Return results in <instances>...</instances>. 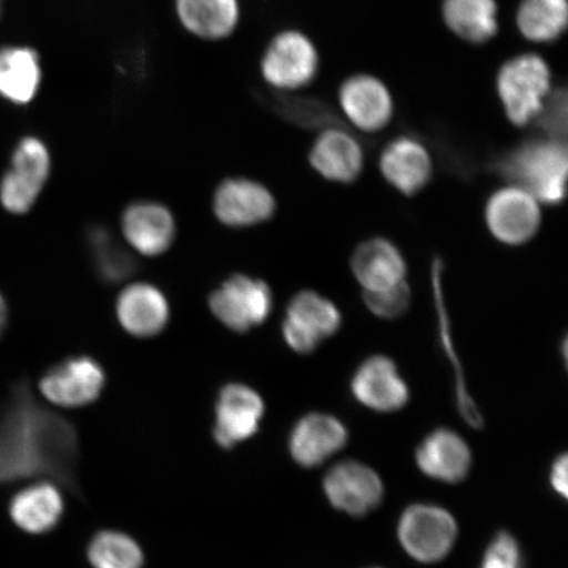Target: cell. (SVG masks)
I'll return each mask as SVG.
<instances>
[{
	"label": "cell",
	"instance_id": "6da1fadb",
	"mask_svg": "<svg viewBox=\"0 0 568 568\" xmlns=\"http://www.w3.org/2000/svg\"><path fill=\"white\" fill-rule=\"evenodd\" d=\"M80 442L74 426L36 402L19 382L0 402V483L49 477L78 493Z\"/></svg>",
	"mask_w": 568,
	"mask_h": 568
},
{
	"label": "cell",
	"instance_id": "7a4b0ae2",
	"mask_svg": "<svg viewBox=\"0 0 568 568\" xmlns=\"http://www.w3.org/2000/svg\"><path fill=\"white\" fill-rule=\"evenodd\" d=\"M567 168L565 141L549 138L525 142L499 163V172L515 186L548 205L565 201Z\"/></svg>",
	"mask_w": 568,
	"mask_h": 568
},
{
	"label": "cell",
	"instance_id": "3957f363",
	"mask_svg": "<svg viewBox=\"0 0 568 568\" xmlns=\"http://www.w3.org/2000/svg\"><path fill=\"white\" fill-rule=\"evenodd\" d=\"M548 63L537 54H521L504 63L497 92L509 122L525 126L536 120L550 94Z\"/></svg>",
	"mask_w": 568,
	"mask_h": 568
},
{
	"label": "cell",
	"instance_id": "277c9868",
	"mask_svg": "<svg viewBox=\"0 0 568 568\" xmlns=\"http://www.w3.org/2000/svg\"><path fill=\"white\" fill-rule=\"evenodd\" d=\"M318 53L307 36L286 30L270 40L260 61L262 80L275 92H294L315 80Z\"/></svg>",
	"mask_w": 568,
	"mask_h": 568
},
{
	"label": "cell",
	"instance_id": "5b68a950",
	"mask_svg": "<svg viewBox=\"0 0 568 568\" xmlns=\"http://www.w3.org/2000/svg\"><path fill=\"white\" fill-rule=\"evenodd\" d=\"M52 170V158L45 142L36 136L19 141L11 168L0 183V202L11 212L23 215L33 207Z\"/></svg>",
	"mask_w": 568,
	"mask_h": 568
},
{
	"label": "cell",
	"instance_id": "8992f818",
	"mask_svg": "<svg viewBox=\"0 0 568 568\" xmlns=\"http://www.w3.org/2000/svg\"><path fill=\"white\" fill-rule=\"evenodd\" d=\"M341 326L343 315L337 305L316 291L304 290L288 303L282 332L291 349L310 354L335 336Z\"/></svg>",
	"mask_w": 568,
	"mask_h": 568
},
{
	"label": "cell",
	"instance_id": "52a82bcc",
	"mask_svg": "<svg viewBox=\"0 0 568 568\" xmlns=\"http://www.w3.org/2000/svg\"><path fill=\"white\" fill-rule=\"evenodd\" d=\"M457 524L447 510L435 506H414L403 514L399 539L412 558L435 564L450 552L457 538Z\"/></svg>",
	"mask_w": 568,
	"mask_h": 568
},
{
	"label": "cell",
	"instance_id": "ba28073f",
	"mask_svg": "<svg viewBox=\"0 0 568 568\" xmlns=\"http://www.w3.org/2000/svg\"><path fill=\"white\" fill-rule=\"evenodd\" d=\"M273 293L264 281L234 275L211 295L210 308L220 323L246 332L272 315Z\"/></svg>",
	"mask_w": 568,
	"mask_h": 568
},
{
	"label": "cell",
	"instance_id": "9c48e42d",
	"mask_svg": "<svg viewBox=\"0 0 568 568\" xmlns=\"http://www.w3.org/2000/svg\"><path fill=\"white\" fill-rule=\"evenodd\" d=\"M485 219L489 233L499 243L520 246L536 237L541 226V210L535 196L521 187L496 191L488 199Z\"/></svg>",
	"mask_w": 568,
	"mask_h": 568
},
{
	"label": "cell",
	"instance_id": "30bf717a",
	"mask_svg": "<svg viewBox=\"0 0 568 568\" xmlns=\"http://www.w3.org/2000/svg\"><path fill=\"white\" fill-rule=\"evenodd\" d=\"M104 383L103 368L95 359L74 357L60 362L42 376L40 389L55 406L75 408L94 403Z\"/></svg>",
	"mask_w": 568,
	"mask_h": 568
},
{
	"label": "cell",
	"instance_id": "8fae6325",
	"mask_svg": "<svg viewBox=\"0 0 568 568\" xmlns=\"http://www.w3.org/2000/svg\"><path fill=\"white\" fill-rule=\"evenodd\" d=\"M215 412L213 438L223 449H232L258 432L265 404L257 390L233 383L220 390Z\"/></svg>",
	"mask_w": 568,
	"mask_h": 568
},
{
	"label": "cell",
	"instance_id": "7c38bea8",
	"mask_svg": "<svg viewBox=\"0 0 568 568\" xmlns=\"http://www.w3.org/2000/svg\"><path fill=\"white\" fill-rule=\"evenodd\" d=\"M352 394L362 406L376 412H396L407 406L409 388L394 359L386 355L366 358L355 371Z\"/></svg>",
	"mask_w": 568,
	"mask_h": 568
},
{
	"label": "cell",
	"instance_id": "4fadbf2b",
	"mask_svg": "<svg viewBox=\"0 0 568 568\" xmlns=\"http://www.w3.org/2000/svg\"><path fill=\"white\" fill-rule=\"evenodd\" d=\"M324 489L333 507L352 516H364L378 507L383 483L371 467L358 462H343L332 468Z\"/></svg>",
	"mask_w": 568,
	"mask_h": 568
},
{
	"label": "cell",
	"instance_id": "5bb4252c",
	"mask_svg": "<svg viewBox=\"0 0 568 568\" xmlns=\"http://www.w3.org/2000/svg\"><path fill=\"white\" fill-rule=\"evenodd\" d=\"M173 11L184 32L205 42L231 39L243 19L241 0H173Z\"/></svg>",
	"mask_w": 568,
	"mask_h": 568
},
{
	"label": "cell",
	"instance_id": "9a60e30c",
	"mask_svg": "<svg viewBox=\"0 0 568 568\" xmlns=\"http://www.w3.org/2000/svg\"><path fill=\"white\" fill-rule=\"evenodd\" d=\"M213 209L226 225L251 226L273 217L275 199L264 184L247 178H230L220 183Z\"/></svg>",
	"mask_w": 568,
	"mask_h": 568
},
{
	"label": "cell",
	"instance_id": "2e32d148",
	"mask_svg": "<svg viewBox=\"0 0 568 568\" xmlns=\"http://www.w3.org/2000/svg\"><path fill=\"white\" fill-rule=\"evenodd\" d=\"M351 267L355 280L371 293L406 282L408 272L400 248L383 237L368 239L355 247Z\"/></svg>",
	"mask_w": 568,
	"mask_h": 568
},
{
	"label": "cell",
	"instance_id": "e0dca14e",
	"mask_svg": "<svg viewBox=\"0 0 568 568\" xmlns=\"http://www.w3.org/2000/svg\"><path fill=\"white\" fill-rule=\"evenodd\" d=\"M347 443L346 426L328 414H310L301 418L290 436L291 456L304 467L322 465Z\"/></svg>",
	"mask_w": 568,
	"mask_h": 568
},
{
	"label": "cell",
	"instance_id": "ac0fdd59",
	"mask_svg": "<svg viewBox=\"0 0 568 568\" xmlns=\"http://www.w3.org/2000/svg\"><path fill=\"white\" fill-rule=\"evenodd\" d=\"M341 106L347 119L365 132L383 130L393 118L389 91L372 75H354L339 90Z\"/></svg>",
	"mask_w": 568,
	"mask_h": 568
},
{
	"label": "cell",
	"instance_id": "d6986e66",
	"mask_svg": "<svg viewBox=\"0 0 568 568\" xmlns=\"http://www.w3.org/2000/svg\"><path fill=\"white\" fill-rule=\"evenodd\" d=\"M381 172L400 194L414 196L430 182L432 159L422 142L399 138L389 142L383 151Z\"/></svg>",
	"mask_w": 568,
	"mask_h": 568
},
{
	"label": "cell",
	"instance_id": "ffe728a7",
	"mask_svg": "<svg viewBox=\"0 0 568 568\" xmlns=\"http://www.w3.org/2000/svg\"><path fill=\"white\" fill-rule=\"evenodd\" d=\"M124 236L144 255L165 253L175 237V222L165 205L154 202L133 203L123 213Z\"/></svg>",
	"mask_w": 568,
	"mask_h": 568
},
{
	"label": "cell",
	"instance_id": "44dd1931",
	"mask_svg": "<svg viewBox=\"0 0 568 568\" xmlns=\"http://www.w3.org/2000/svg\"><path fill=\"white\" fill-rule=\"evenodd\" d=\"M364 159L359 142L337 128L320 134L310 153L311 165L320 175L344 184L358 180Z\"/></svg>",
	"mask_w": 568,
	"mask_h": 568
},
{
	"label": "cell",
	"instance_id": "7402d4cb",
	"mask_svg": "<svg viewBox=\"0 0 568 568\" xmlns=\"http://www.w3.org/2000/svg\"><path fill=\"white\" fill-rule=\"evenodd\" d=\"M118 318L123 328L134 337H153L169 322V303L158 287L138 283L120 294Z\"/></svg>",
	"mask_w": 568,
	"mask_h": 568
},
{
	"label": "cell",
	"instance_id": "603a6c76",
	"mask_svg": "<svg viewBox=\"0 0 568 568\" xmlns=\"http://www.w3.org/2000/svg\"><path fill=\"white\" fill-rule=\"evenodd\" d=\"M416 460L428 477L446 483L466 478L471 466V452L465 439L449 429H438L418 447Z\"/></svg>",
	"mask_w": 568,
	"mask_h": 568
},
{
	"label": "cell",
	"instance_id": "cb8c5ba5",
	"mask_svg": "<svg viewBox=\"0 0 568 568\" xmlns=\"http://www.w3.org/2000/svg\"><path fill=\"white\" fill-rule=\"evenodd\" d=\"M44 80L40 54L31 47L0 48V95L26 105L39 95Z\"/></svg>",
	"mask_w": 568,
	"mask_h": 568
},
{
	"label": "cell",
	"instance_id": "d4e9b609",
	"mask_svg": "<svg viewBox=\"0 0 568 568\" xmlns=\"http://www.w3.org/2000/svg\"><path fill=\"white\" fill-rule=\"evenodd\" d=\"M443 274L444 262L442 258H435L432 266V283L433 294H435L438 336L439 341H442L446 357L449 359L454 371V379H456V399L460 415L468 425L479 429L483 426V417L477 404H475L473 397L468 394L464 368L460 366L456 346H454L450 318L449 314H447L444 296Z\"/></svg>",
	"mask_w": 568,
	"mask_h": 568
},
{
	"label": "cell",
	"instance_id": "484cf974",
	"mask_svg": "<svg viewBox=\"0 0 568 568\" xmlns=\"http://www.w3.org/2000/svg\"><path fill=\"white\" fill-rule=\"evenodd\" d=\"M62 514V496L53 483L28 487L11 501L13 523L32 535L52 530L60 523Z\"/></svg>",
	"mask_w": 568,
	"mask_h": 568
},
{
	"label": "cell",
	"instance_id": "4316f807",
	"mask_svg": "<svg viewBox=\"0 0 568 568\" xmlns=\"http://www.w3.org/2000/svg\"><path fill=\"white\" fill-rule=\"evenodd\" d=\"M445 23L460 39L485 44L499 30L496 0H444Z\"/></svg>",
	"mask_w": 568,
	"mask_h": 568
},
{
	"label": "cell",
	"instance_id": "83f0119b",
	"mask_svg": "<svg viewBox=\"0 0 568 568\" xmlns=\"http://www.w3.org/2000/svg\"><path fill=\"white\" fill-rule=\"evenodd\" d=\"M87 241L91 264L104 283L124 282L136 272V260L106 226H90Z\"/></svg>",
	"mask_w": 568,
	"mask_h": 568
},
{
	"label": "cell",
	"instance_id": "f1b7e54d",
	"mask_svg": "<svg viewBox=\"0 0 568 568\" xmlns=\"http://www.w3.org/2000/svg\"><path fill=\"white\" fill-rule=\"evenodd\" d=\"M517 26L530 41L558 40L567 27L566 0H523L517 11Z\"/></svg>",
	"mask_w": 568,
	"mask_h": 568
},
{
	"label": "cell",
	"instance_id": "f546056e",
	"mask_svg": "<svg viewBox=\"0 0 568 568\" xmlns=\"http://www.w3.org/2000/svg\"><path fill=\"white\" fill-rule=\"evenodd\" d=\"M94 568H142L144 552L139 544L124 532L103 530L91 539L88 549Z\"/></svg>",
	"mask_w": 568,
	"mask_h": 568
},
{
	"label": "cell",
	"instance_id": "4dcf8cb0",
	"mask_svg": "<svg viewBox=\"0 0 568 568\" xmlns=\"http://www.w3.org/2000/svg\"><path fill=\"white\" fill-rule=\"evenodd\" d=\"M266 104L272 106L276 115L287 122L301 126H317L326 123L328 112L323 104L310 99L291 97L288 92H270Z\"/></svg>",
	"mask_w": 568,
	"mask_h": 568
},
{
	"label": "cell",
	"instance_id": "1f68e13d",
	"mask_svg": "<svg viewBox=\"0 0 568 568\" xmlns=\"http://www.w3.org/2000/svg\"><path fill=\"white\" fill-rule=\"evenodd\" d=\"M412 293L407 282L397 286L376 291H364V302L373 315L383 320H396L407 314L410 307Z\"/></svg>",
	"mask_w": 568,
	"mask_h": 568
},
{
	"label": "cell",
	"instance_id": "d6a6232c",
	"mask_svg": "<svg viewBox=\"0 0 568 568\" xmlns=\"http://www.w3.org/2000/svg\"><path fill=\"white\" fill-rule=\"evenodd\" d=\"M539 130L549 139L565 141L567 134V94L564 89L554 91L537 116Z\"/></svg>",
	"mask_w": 568,
	"mask_h": 568
},
{
	"label": "cell",
	"instance_id": "836d02e7",
	"mask_svg": "<svg viewBox=\"0 0 568 568\" xmlns=\"http://www.w3.org/2000/svg\"><path fill=\"white\" fill-rule=\"evenodd\" d=\"M480 568H523V557L516 539L503 531L488 546Z\"/></svg>",
	"mask_w": 568,
	"mask_h": 568
},
{
	"label": "cell",
	"instance_id": "e575fe53",
	"mask_svg": "<svg viewBox=\"0 0 568 568\" xmlns=\"http://www.w3.org/2000/svg\"><path fill=\"white\" fill-rule=\"evenodd\" d=\"M568 459L566 454L564 456L558 457L551 467V486L556 491L564 497H567L568 494Z\"/></svg>",
	"mask_w": 568,
	"mask_h": 568
},
{
	"label": "cell",
	"instance_id": "d590c367",
	"mask_svg": "<svg viewBox=\"0 0 568 568\" xmlns=\"http://www.w3.org/2000/svg\"><path fill=\"white\" fill-rule=\"evenodd\" d=\"M7 317H9V312H7V304L3 300V296L0 295V336L3 335L6 329Z\"/></svg>",
	"mask_w": 568,
	"mask_h": 568
},
{
	"label": "cell",
	"instance_id": "8d00e7d4",
	"mask_svg": "<svg viewBox=\"0 0 568 568\" xmlns=\"http://www.w3.org/2000/svg\"><path fill=\"white\" fill-rule=\"evenodd\" d=\"M2 2L3 0H0V12H2Z\"/></svg>",
	"mask_w": 568,
	"mask_h": 568
}]
</instances>
